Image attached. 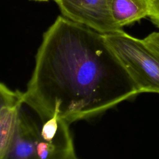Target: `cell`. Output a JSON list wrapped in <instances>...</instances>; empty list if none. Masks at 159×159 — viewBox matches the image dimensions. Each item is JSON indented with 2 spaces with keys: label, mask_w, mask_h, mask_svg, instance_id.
Masks as SVG:
<instances>
[{
  "label": "cell",
  "mask_w": 159,
  "mask_h": 159,
  "mask_svg": "<svg viewBox=\"0 0 159 159\" xmlns=\"http://www.w3.org/2000/svg\"><path fill=\"white\" fill-rule=\"evenodd\" d=\"M139 92L104 35L59 16L43 33L22 100L42 122L96 117Z\"/></svg>",
  "instance_id": "obj_1"
},
{
  "label": "cell",
  "mask_w": 159,
  "mask_h": 159,
  "mask_svg": "<svg viewBox=\"0 0 159 159\" xmlns=\"http://www.w3.org/2000/svg\"><path fill=\"white\" fill-rule=\"evenodd\" d=\"M103 35L139 93H159V57L143 39L132 37L123 30Z\"/></svg>",
  "instance_id": "obj_2"
},
{
  "label": "cell",
  "mask_w": 159,
  "mask_h": 159,
  "mask_svg": "<svg viewBox=\"0 0 159 159\" xmlns=\"http://www.w3.org/2000/svg\"><path fill=\"white\" fill-rule=\"evenodd\" d=\"M63 16L101 34L122 30L114 22L111 0H53Z\"/></svg>",
  "instance_id": "obj_3"
},
{
  "label": "cell",
  "mask_w": 159,
  "mask_h": 159,
  "mask_svg": "<svg viewBox=\"0 0 159 159\" xmlns=\"http://www.w3.org/2000/svg\"><path fill=\"white\" fill-rule=\"evenodd\" d=\"M69 125L56 115L43 122L36 145L37 158H76Z\"/></svg>",
  "instance_id": "obj_4"
},
{
  "label": "cell",
  "mask_w": 159,
  "mask_h": 159,
  "mask_svg": "<svg viewBox=\"0 0 159 159\" xmlns=\"http://www.w3.org/2000/svg\"><path fill=\"white\" fill-rule=\"evenodd\" d=\"M40 129L34 120L19 109L11 142L5 158L37 159L36 145Z\"/></svg>",
  "instance_id": "obj_5"
},
{
  "label": "cell",
  "mask_w": 159,
  "mask_h": 159,
  "mask_svg": "<svg viewBox=\"0 0 159 159\" xmlns=\"http://www.w3.org/2000/svg\"><path fill=\"white\" fill-rule=\"evenodd\" d=\"M111 12L120 29L148 16L147 0H111Z\"/></svg>",
  "instance_id": "obj_6"
},
{
  "label": "cell",
  "mask_w": 159,
  "mask_h": 159,
  "mask_svg": "<svg viewBox=\"0 0 159 159\" xmlns=\"http://www.w3.org/2000/svg\"><path fill=\"white\" fill-rule=\"evenodd\" d=\"M22 104L4 106L0 109V159H4Z\"/></svg>",
  "instance_id": "obj_7"
},
{
  "label": "cell",
  "mask_w": 159,
  "mask_h": 159,
  "mask_svg": "<svg viewBox=\"0 0 159 159\" xmlns=\"http://www.w3.org/2000/svg\"><path fill=\"white\" fill-rule=\"evenodd\" d=\"M22 92L12 91L0 81V109L7 106L23 104Z\"/></svg>",
  "instance_id": "obj_8"
},
{
  "label": "cell",
  "mask_w": 159,
  "mask_h": 159,
  "mask_svg": "<svg viewBox=\"0 0 159 159\" xmlns=\"http://www.w3.org/2000/svg\"><path fill=\"white\" fill-rule=\"evenodd\" d=\"M148 47L159 57V32H153L143 39Z\"/></svg>",
  "instance_id": "obj_9"
},
{
  "label": "cell",
  "mask_w": 159,
  "mask_h": 159,
  "mask_svg": "<svg viewBox=\"0 0 159 159\" xmlns=\"http://www.w3.org/2000/svg\"><path fill=\"white\" fill-rule=\"evenodd\" d=\"M148 17L159 27V0H147Z\"/></svg>",
  "instance_id": "obj_10"
},
{
  "label": "cell",
  "mask_w": 159,
  "mask_h": 159,
  "mask_svg": "<svg viewBox=\"0 0 159 159\" xmlns=\"http://www.w3.org/2000/svg\"><path fill=\"white\" fill-rule=\"evenodd\" d=\"M32 1H47L48 0H32Z\"/></svg>",
  "instance_id": "obj_11"
}]
</instances>
